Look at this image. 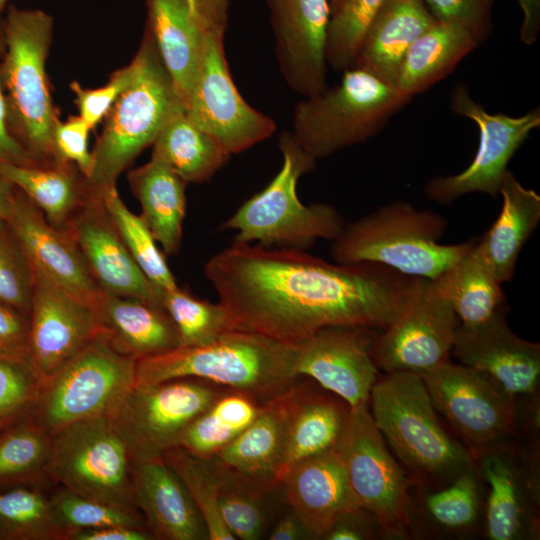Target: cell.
<instances>
[{
	"instance_id": "15",
	"label": "cell",
	"mask_w": 540,
	"mask_h": 540,
	"mask_svg": "<svg viewBox=\"0 0 540 540\" xmlns=\"http://www.w3.org/2000/svg\"><path fill=\"white\" fill-rule=\"evenodd\" d=\"M185 112L230 155L268 139L275 121L239 93L224 50V35L205 34L200 66L184 103Z\"/></svg>"
},
{
	"instance_id": "27",
	"label": "cell",
	"mask_w": 540,
	"mask_h": 540,
	"mask_svg": "<svg viewBox=\"0 0 540 540\" xmlns=\"http://www.w3.org/2000/svg\"><path fill=\"white\" fill-rule=\"evenodd\" d=\"M436 21L423 0H386L352 67L365 69L395 86L406 52Z\"/></svg>"
},
{
	"instance_id": "47",
	"label": "cell",
	"mask_w": 540,
	"mask_h": 540,
	"mask_svg": "<svg viewBox=\"0 0 540 540\" xmlns=\"http://www.w3.org/2000/svg\"><path fill=\"white\" fill-rule=\"evenodd\" d=\"M473 469L458 475L448 487L431 493L426 508L440 526L458 530L471 526L478 516L479 487Z\"/></svg>"
},
{
	"instance_id": "33",
	"label": "cell",
	"mask_w": 540,
	"mask_h": 540,
	"mask_svg": "<svg viewBox=\"0 0 540 540\" xmlns=\"http://www.w3.org/2000/svg\"><path fill=\"white\" fill-rule=\"evenodd\" d=\"M480 44L462 25L436 21L406 52L395 87L411 98L426 91Z\"/></svg>"
},
{
	"instance_id": "45",
	"label": "cell",
	"mask_w": 540,
	"mask_h": 540,
	"mask_svg": "<svg viewBox=\"0 0 540 540\" xmlns=\"http://www.w3.org/2000/svg\"><path fill=\"white\" fill-rule=\"evenodd\" d=\"M54 523L64 535L71 531L108 526L145 528L135 507L111 505L60 487L50 496Z\"/></svg>"
},
{
	"instance_id": "54",
	"label": "cell",
	"mask_w": 540,
	"mask_h": 540,
	"mask_svg": "<svg viewBox=\"0 0 540 540\" xmlns=\"http://www.w3.org/2000/svg\"><path fill=\"white\" fill-rule=\"evenodd\" d=\"M197 25L205 33L225 34L229 0H184Z\"/></svg>"
},
{
	"instance_id": "14",
	"label": "cell",
	"mask_w": 540,
	"mask_h": 540,
	"mask_svg": "<svg viewBox=\"0 0 540 540\" xmlns=\"http://www.w3.org/2000/svg\"><path fill=\"white\" fill-rule=\"evenodd\" d=\"M419 375L474 460L516 431L515 399L479 371L448 360Z\"/></svg>"
},
{
	"instance_id": "13",
	"label": "cell",
	"mask_w": 540,
	"mask_h": 540,
	"mask_svg": "<svg viewBox=\"0 0 540 540\" xmlns=\"http://www.w3.org/2000/svg\"><path fill=\"white\" fill-rule=\"evenodd\" d=\"M449 105L453 113L477 125L478 149L472 162L460 173L431 178L424 188L426 196L444 204L470 193L497 196L510 160L531 132L540 126V109L537 107L516 117L491 114L475 101L464 83L454 86Z\"/></svg>"
},
{
	"instance_id": "16",
	"label": "cell",
	"mask_w": 540,
	"mask_h": 540,
	"mask_svg": "<svg viewBox=\"0 0 540 540\" xmlns=\"http://www.w3.org/2000/svg\"><path fill=\"white\" fill-rule=\"evenodd\" d=\"M458 326L455 312L434 282L418 278L402 312L373 338L374 364L385 373L433 370L449 360Z\"/></svg>"
},
{
	"instance_id": "51",
	"label": "cell",
	"mask_w": 540,
	"mask_h": 540,
	"mask_svg": "<svg viewBox=\"0 0 540 540\" xmlns=\"http://www.w3.org/2000/svg\"><path fill=\"white\" fill-rule=\"evenodd\" d=\"M494 0H423L437 21L452 22L471 31L481 42L490 29Z\"/></svg>"
},
{
	"instance_id": "5",
	"label": "cell",
	"mask_w": 540,
	"mask_h": 540,
	"mask_svg": "<svg viewBox=\"0 0 540 540\" xmlns=\"http://www.w3.org/2000/svg\"><path fill=\"white\" fill-rule=\"evenodd\" d=\"M133 60L134 76L105 116L91 152L93 164L86 183L99 193L116 185L121 172L185 108L147 28Z\"/></svg>"
},
{
	"instance_id": "7",
	"label": "cell",
	"mask_w": 540,
	"mask_h": 540,
	"mask_svg": "<svg viewBox=\"0 0 540 540\" xmlns=\"http://www.w3.org/2000/svg\"><path fill=\"white\" fill-rule=\"evenodd\" d=\"M282 166L272 181L246 200L223 224L222 230H234L235 243L256 244L271 248L305 250L317 239L335 240L344 222L328 204H303L297 184L310 172L316 159L304 151L290 131L279 138Z\"/></svg>"
},
{
	"instance_id": "2",
	"label": "cell",
	"mask_w": 540,
	"mask_h": 540,
	"mask_svg": "<svg viewBox=\"0 0 540 540\" xmlns=\"http://www.w3.org/2000/svg\"><path fill=\"white\" fill-rule=\"evenodd\" d=\"M295 344L237 329L210 343L137 360L135 385L198 378L243 392L261 404L297 382Z\"/></svg>"
},
{
	"instance_id": "36",
	"label": "cell",
	"mask_w": 540,
	"mask_h": 540,
	"mask_svg": "<svg viewBox=\"0 0 540 540\" xmlns=\"http://www.w3.org/2000/svg\"><path fill=\"white\" fill-rule=\"evenodd\" d=\"M152 145L151 158L163 162L186 183L210 180L231 156L190 120L185 108L167 121Z\"/></svg>"
},
{
	"instance_id": "62",
	"label": "cell",
	"mask_w": 540,
	"mask_h": 540,
	"mask_svg": "<svg viewBox=\"0 0 540 540\" xmlns=\"http://www.w3.org/2000/svg\"><path fill=\"white\" fill-rule=\"evenodd\" d=\"M8 0H0V12Z\"/></svg>"
},
{
	"instance_id": "49",
	"label": "cell",
	"mask_w": 540,
	"mask_h": 540,
	"mask_svg": "<svg viewBox=\"0 0 540 540\" xmlns=\"http://www.w3.org/2000/svg\"><path fill=\"white\" fill-rule=\"evenodd\" d=\"M135 73V62L115 71L109 81L102 87L95 89L83 88L77 81L70 84L75 94V104L79 116L93 129L115 103L120 94L127 88Z\"/></svg>"
},
{
	"instance_id": "28",
	"label": "cell",
	"mask_w": 540,
	"mask_h": 540,
	"mask_svg": "<svg viewBox=\"0 0 540 540\" xmlns=\"http://www.w3.org/2000/svg\"><path fill=\"white\" fill-rule=\"evenodd\" d=\"M499 194L501 211L475 248L499 282L512 280L524 244L540 220V196L507 170Z\"/></svg>"
},
{
	"instance_id": "31",
	"label": "cell",
	"mask_w": 540,
	"mask_h": 540,
	"mask_svg": "<svg viewBox=\"0 0 540 540\" xmlns=\"http://www.w3.org/2000/svg\"><path fill=\"white\" fill-rule=\"evenodd\" d=\"M350 407L338 396L310 390L303 385L292 412L277 473L281 482L296 464L336 446Z\"/></svg>"
},
{
	"instance_id": "38",
	"label": "cell",
	"mask_w": 540,
	"mask_h": 540,
	"mask_svg": "<svg viewBox=\"0 0 540 540\" xmlns=\"http://www.w3.org/2000/svg\"><path fill=\"white\" fill-rule=\"evenodd\" d=\"M51 434L27 412L0 429V488L41 485L48 476Z\"/></svg>"
},
{
	"instance_id": "46",
	"label": "cell",
	"mask_w": 540,
	"mask_h": 540,
	"mask_svg": "<svg viewBox=\"0 0 540 540\" xmlns=\"http://www.w3.org/2000/svg\"><path fill=\"white\" fill-rule=\"evenodd\" d=\"M42 383L26 350H0V418L26 412Z\"/></svg>"
},
{
	"instance_id": "40",
	"label": "cell",
	"mask_w": 540,
	"mask_h": 540,
	"mask_svg": "<svg viewBox=\"0 0 540 540\" xmlns=\"http://www.w3.org/2000/svg\"><path fill=\"white\" fill-rule=\"evenodd\" d=\"M0 540H63L41 485L0 488Z\"/></svg>"
},
{
	"instance_id": "48",
	"label": "cell",
	"mask_w": 540,
	"mask_h": 540,
	"mask_svg": "<svg viewBox=\"0 0 540 540\" xmlns=\"http://www.w3.org/2000/svg\"><path fill=\"white\" fill-rule=\"evenodd\" d=\"M34 272L7 222L0 224V302L29 313Z\"/></svg>"
},
{
	"instance_id": "52",
	"label": "cell",
	"mask_w": 540,
	"mask_h": 540,
	"mask_svg": "<svg viewBox=\"0 0 540 540\" xmlns=\"http://www.w3.org/2000/svg\"><path fill=\"white\" fill-rule=\"evenodd\" d=\"M29 313L0 302V349L26 350Z\"/></svg>"
},
{
	"instance_id": "60",
	"label": "cell",
	"mask_w": 540,
	"mask_h": 540,
	"mask_svg": "<svg viewBox=\"0 0 540 540\" xmlns=\"http://www.w3.org/2000/svg\"><path fill=\"white\" fill-rule=\"evenodd\" d=\"M341 2L342 0H329L331 12L336 9Z\"/></svg>"
},
{
	"instance_id": "1",
	"label": "cell",
	"mask_w": 540,
	"mask_h": 540,
	"mask_svg": "<svg viewBox=\"0 0 540 540\" xmlns=\"http://www.w3.org/2000/svg\"><path fill=\"white\" fill-rule=\"evenodd\" d=\"M204 273L239 329L296 343L329 327L387 328L415 289L377 263H329L304 250L233 243Z\"/></svg>"
},
{
	"instance_id": "30",
	"label": "cell",
	"mask_w": 540,
	"mask_h": 540,
	"mask_svg": "<svg viewBox=\"0 0 540 540\" xmlns=\"http://www.w3.org/2000/svg\"><path fill=\"white\" fill-rule=\"evenodd\" d=\"M147 29L183 103L196 78L205 33L184 0H146Z\"/></svg>"
},
{
	"instance_id": "32",
	"label": "cell",
	"mask_w": 540,
	"mask_h": 540,
	"mask_svg": "<svg viewBox=\"0 0 540 540\" xmlns=\"http://www.w3.org/2000/svg\"><path fill=\"white\" fill-rule=\"evenodd\" d=\"M128 183L141 204L140 215L163 253L177 254L182 243L187 183L155 158L130 171Z\"/></svg>"
},
{
	"instance_id": "61",
	"label": "cell",
	"mask_w": 540,
	"mask_h": 540,
	"mask_svg": "<svg viewBox=\"0 0 540 540\" xmlns=\"http://www.w3.org/2000/svg\"><path fill=\"white\" fill-rule=\"evenodd\" d=\"M11 418H0V429L10 420Z\"/></svg>"
},
{
	"instance_id": "63",
	"label": "cell",
	"mask_w": 540,
	"mask_h": 540,
	"mask_svg": "<svg viewBox=\"0 0 540 540\" xmlns=\"http://www.w3.org/2000/svg\"><path fill=\"white\" fill-rule=\"evenodd\" d=\"M1 350V349H0Z\"/></svg>"
},
{
	"instance_id": "39",
	"label": "cell",
	"mask_w": 540,
	"mask_h": 540,
	"mask_svg": "<svg viewBox=\"0 0 540 540\" xmlns=\"http://www.w3.org/2000/svg\"><path fill=\"white\" fill-rule=\"evenodd\" d=\"M104 206L133 260L160 292L178 287L157 242L141 215L132 213L116 188L106 187L101 192Z\"/></svg>"
},
{
	"instance_id": "41",
	"label": "cell",
	"mask_w": 540,
	"mask_h": 540,
	"mask_svg": "<svg viewBox=\"0 0 540 540\" xmlns=\"http://www.w3.org/2000/svg\"><path fill=\"white\" fill-rule=\"evenodd\" d=\"M161 304L177 329L181 347L204 345L239 329L221 302L212 303L197 298L179 286L162 291Z\"/></svg>"
},
{
	"instance_id": "6",
	"label": "cell",
	"mask_w": 540,
	"mask_h": 540,
	"mask_svg": "<svg viewBox=\"0 0 540 540\" xmlns=\"http://www.w3.org/2000/svg\"><path fill=\"white\" fill-rule=\"evenodd\" d=\"M371 416L398 458L418 479L454 480L474 458L441 425L421 376L385 373L371 393Z\"/></svg>"
},
{
	"instance_id": "58",
	"label": "cell",
	"mask_w": 540,
	"mask_h": 540,
	"mask_svg": "<svg viewBox=\"0 0 540 540\" xmlns=\"http://www.w3.org/2000/svg\"><path fill=\"white\" fill-rule=\"evenodd\" d=\"M361 510L348 514L337 521L323 536L329 540H359L368 538L364 528L355 520Z\"/></svg>"
},
{
	"instance_id": "19",
	"label": "cell",
	"mask_w": 540,
	"mask_h": 540,
	"mask_svg": "<svg viewBox=\"0 0 540 540\" xmlns=\"http://www.w3.org/2000/svg\"><path fill=\"white\" fill-rule=\"evenodd\" d=\"M275 54L287 85L306 97L326 88L329 0H266Z\"/></svg>"
},
{
	"instance_id": "12",
	"label": "cell",
	"mask_w": 540,
	"mask_h": 540,
	"mask_svg": "<svg viewBox=\"0 0 540 540\" xmlns=\"http://www.w3.org/2000/svg\"><path fill=\"white\" fill-rule=\"evenodd\" d=\"M336 449L358 506L375 517L387 536H405L411 527L407 478L386 447L368 404L350 408Z\"/></svg>"
},
{
	"instance_id": "21",
	"label": "cell",
	"mask_w": 540,
	"mask_h": 540,
	"mask_svg": "<svg viewBox=\"0 0 540 540\" xmlns=\"http://www.w3.org/2000/svg\"><path fill=\"white\" fill-rule=\"evenodd\" d=\"M6 222L34 274L91 307L97 302L102 291L70 235L51 225L17 188Z\"/></svg>"
},
{
	"instance_id": "18",
	"label": "cell",
	"mask_w": 540,
	"mask_h": 540,
	"mask_svg": "<svg viewBox=\"0 0 540 540\" xmlns=\"http://www.w3.org/2000/svg\"><path fill=\"white\" fill-rule=\"evenodd\" d=\"M90 274L107 294L133 297L162 307L161 292L139 269L109 216L101 193L89 192L66 224Z\"/></svg>"
},
{
	"instance_id": "22",
	"label": "cell",
	"mask_w": 540,
	"mask_h": 540,
	"mask_svg": "<svg viewBox=\"0 0 540 540\" xmlns=\"http://www.w3.org/2000/svg\"><path fill=\"white\" fill-rule=\"evenodd\" d=\"M507 306L473 327L459 324L452 352L461 364L487 376L508 395L535 394L540 380V345L511 331Z\"/></svg>"
},
{
	"instance_id": "35",
	"label": "cell",
	"mask_w": 540,
	"mask_h": 540,
	"mask_svg": "<svg viewBox=\"0 0 540 540\" xmlns=\"http://www.w3.org/2000/svg\"><path fill=\"white\" fill-rule=\"evenodd\" d=\"M475 244L451 267L432 279L464 327L482 324L506 307L502 283L481 258Z\"/></svg>"
},
{
	"instance_id": "26",
	"label": "cell",
	"mask_w": 540,
	"mask_h": 540,
	"mask_svg": "<svg viewBox=\"0 0 540 540\" xmlns=\"http://www.w3.org/2000/svg\"><path fill=\"white\" fill-rule=\"evenodd\" d=\"M92 309L95 336L122 355L140 360L180 346L177 329L161 307L102 292Z\"/></svg>"
},
{
	"instance_id": "34",
	"label": "cell",
	"mask_w": 540,
	"mask_h": 540,
	"mask_svg": "<svg viewBox=\"0 0 540 540\" xmlns=\"http://www.w3.org/2000/svg\"><path fill=\"white\" fill-rule=\"evenodd\" d=\"M0 175L59 229L65 228L89 192L85 177L71 163L26 166L0 161Z\"/></svg>"
},
{
	"instance_id": "9",
	"label": "cell",
	"mask_w": 540,
	"mask_h": 540,
	"mask_svg": "<svg viewBox=\"0 0 540 540\" xmlns=\"http://www.w3.org/2000/svg\"><path fill=\"white\" fill-rule=\"evenodd\" d=\"M136 362L95 336L42 383L26 412L51 435L80 420L109 416L135 385Z\"/></svg>"
},
{
	"instance_id": "4",
	"label": "cell",
	"mask_w": 540,
	"mask_h": 540,
	"mask_svg": "<svg viewBox=\"0 0 540 540\" xmlns=\"http://www.w3.org/2000/svg\"><path fill=\"white\" fill-rule=\"evenodd\" d=\"M53 18L39 9L10 6L2 23L5 54L0 78L9 124L40 166L58 164L53 132L59 121L50 95L46 60Z\"/></svg>"
},
{
	"instance_id": "29",
	"label": "cell",
	"mask_w": 540,
	"mask_h": 540,
	"mask_svg": "<svg viewBox=\"0 0 540 540\" xmlns=\"http://www.w3.org/2000/svg\"><path fill=\"white\" fill-rule=\"evenodd\" d=\"M489 485L486 510V531L491 540H516L536 527L531 512L528 481L507 450L499 443L483 451L475 459Z\"/></svg>"
},
{
	"instance_id": "25",
	"label": "cell",
	"mask_w": 540,
	"mask_h": 540,
	"mask_svg": "<svg viewBox=\"0 0 540 540\" xmlns=\"http://www.w3.org/2000/svg\"><path fill=\"white\" fill-rule=\"evenodd\" d=\"M131 487L133 502L155 539H208L195 503L163 456L132 462Z\"/></svg>"
},
{
	"instance_id": "57",
	"label": "cell",
	"mask_w": 540,
	"mask_h": 540,
	"mask_svg": "<svg viewBox=\"0 0 540 540\" xmlns=\"http://www.w3.org/2000/svg\"><path fill=\"white\" fill-rule=\"evenodd\" d=\"M305 536H310L295 514V512L290 508V511L284 513L279 517L275 523L272 531L269 535L271 540H297L305 538Z\"/></svg>"
},
{
	"instance_id": "10",
	"label": "cell",
	"mask_w": 540,
	"mask_h": 540,
	"mask_svg": "<svg viewBox=\"0 0 540 540\" xmlns=\"http://www.w3.org/2000/svg\"><path fill=\"white\" fill-rule=\"evenodd\" d=\"M131 466L127 445L109 416L80 420L51 435L48 476L84 497L135 507Z\"/></svg>"
},
{
	"instance_id": "50",
	"label": "cell",
	"mask_w": 540,
	"mask_h": 540,
	"mask_svg": "<svg viewBox=\"0 0 540 540\" xmlns=\"http://www.w3.org/2000/svg\"><path fill=\"white\" fill-rule=\"evenodd\" d=\"M91 126L79 115L58 121L53 132V146L59 163L74 164L88 178L92 169V154L88 149Z\"/></svg>"
},
{
	"instance_id": "37",
	"label": "cell",
	"mask_w": 540,
	"mask_h": 540,
	"mask_svg": "<svg viewBox=\"0 0 540 540\" xmlns=\"http://www.w3.org/2000/svg\"><path fill=\"white\" fill-rule=\"evenodd\" d=\"M262 405L248 394L228 389L188 426L179 446L197 458L209 459L249 426Z\"/></svg>"
},
{
	"instance_id": "20",
	"label": "cell",
	"mask_w": 540,
	"mask_h": 540,
	"mask_svg": "<svg viewBox=\"0 0 540 540\" xmlns=\"http://www.w3.org/2000/svg\"><path fill=\"white\" fill-rule=\"evenodd\" d=\"M95 337L91 306L34 274L26 351L44 382Z\"/></svg>"
},
{
	"instance_id": "8",
	"label": "cell",
	"mask_w": 540,
	"mask_h": 540,
	"mask_svg": "<svg viewBox=\"0 0 540 540\" xmlns=\"http://www.w3.org/2000/svg\"><path fill=\"white\" fill-rule=\"evenodd\" d=\"M410 100L371 72L351 67L335 87L296 105L290 132L317 160L372 138Z\"/></svg>"
},
{
	"instance_id": "55",
	"label": "cell",
	"mask_w": 540,
	"mask_h": 540,
	"mask_svg": "<svg viewBox=\"0 0 540 540\" xmlns=\"http://www.w3.org/2000/svg\"><path fill=\"white\" fill-rule=\"evenodd\" d=\"M155 539L145 528L108 526L95 529L71 531L63 540H152Z\"/></svg>"
},
{
	"instance_id": "23",
	"label": "cell",
	"mask_w": 540,
	"mask_h": 540,
	"mask_svg": "<svg viewBox=\"0 0 540 540\" xmlns=\"http://www.w3.org/2000/svg\"><path fill=\"white\" fill-rule=\"evenodd\" d=\"M303 385L295 382L265 402L249 426L209 459L226 472L262 490L271 492L281 487L277 473L289 421Z\"/></svg>"
},
{
	"instance_id": "59",
	"label": "cell",
	"mask_w": 540,
	"mask_h": 540,
	"mask_svg": "<svg viewBox=\"0 0 540 540\" xmlns=\"http://www.w3.org/2000/svg\"><path fill=\"white\" fill-rule=\"evenodd\" d=\"M15 192L16 188L0 175V224L7 220Z\"/></svg>"
},
{
	"instance_id": "56",
	"label": "cell",
	"mask_w": 540,
	"mask_h": 540,
	"mask_svg": "<svg viewBox=\"0 0 540 540\" xmlns=\"http://www.w3.org/2000/svg\"><path fill=\"white\" fill-rule=\"evenodd\" d=\"M523 12L520 40L527 46L533 45L540 32V0H517Z\"/></svg>"
},
{
	"instance_id": "43",
	"label": "cell",
	"mask_w": 540,
	"mask_h": 540,
	"mask_svg": "<svg viewBox=\"0 0 540 540\" xmlns=\"http://www.w3.org/2000/svg\"><path fill=\"white\" fill-rule=\"evenodd\" d=\"M165 462L178 475L195 503L209 540H234L225 527L218 506V478L210 462L178 446L165 452Z\"/></svg>"
},
{
	"instance_id": "17",
	"label": "cell",
	"mask_w": 540,
	"mask_h": 540,
	"mask_svg": "<svg viewBox=\"0 0 540 540\" xmlns=\"http://www.w3.org/2000/svg\"><path fill=\"white\" fill-rule=\"evenodd\" d=\"M370 329L329 327L294 343L295 372L308 376L350 408L369 403L378 369Z\"/></svg>"
},
{
	"instance_id": "42",
	"label": "cell",
	"mask_w": 540,
	"mask_h": 540,
	"mask_svg": "<svg viewBox=\"0 0 540 540\" xmlns=\"http://www.w3.org/2000/svg\"><path fill=\"white\" fill-rule=\"evenodd\" d=\"M206 460L218 478V506L225 527L235 539H259L268 523L264 496L270 492L226 472L210 459Z\"/></svg>"
},
{
	"instance_id": "11",
	"label": "cell",
	"mask_w": 540,
	"mask_h": 540,
	"mask_svg": "<svg viewBox=\"0 0 540 540\" xmlns=\"http://www.w3.org/2000/svg\"><path fill=\"white\" fill-rule=\"evenodd\" d=\"M226 390L198 378L134 385L109 417L132 462L159 457L178 447L188 426Z\"/></svg>"
},
{
	"instance_id": "44",
	"label": "cell",
	"mask_w": 540,
	"mask_h": 540,
	"mask_svg": "<svg viewBox=\"0 0 540 540\" xmlns=\"http://www.w3.org/2000/svg\"><path fill=\"white\" fill-rule=\"evenodd\" d=\"M386 0H342L331 12L326 36L327 65L337 71L351 68L363 39Z\"/></svg>"
},
{
	"instance_id": "24",
	"label": "cell",
	"mask_w": 540,
	"mask_h": 540,
	"mask_svg": "<svg viewBox=\"0 0 540 540\" xmlns=\"http://www.w3.org/2000/svg\"><path fill=\"white\" fill-rule=\"evenodd\" d=\"M281 486L310 536L323 537L342 517L362 510L336 446L293 466Z\"/></svg>"
},
{
	"instance_id": "3",
	"label": "cell",
	"mask_w": 540,
	"mask_h": 540,
	"mask_svg": "<svg viewBox=\"0 0 540 540\" xmlns=\"http://www.w3.org/2000/svg\"><path fill=\"white\" fill-rule=\"evenodd\" d=\"M447 220L405 201L377 208L344 225L331 255L341 264L377 263L411 277L435 279L465 255L476 239L445 245Z\"/></svg>"
},
{
	"instance_id": "53",
	"label": "cell",
	"mask_w": 540,
	"mask_h": 540,
	"mask_svg": "<svg viewBox=\"0 0 540 540\" xmlns=\"http://www.w3.org/2000/svg\"><path fill=\"white\" fill-rule=\"evenodd\" d=\"M3 40L0 35V52ZM0 161L18 165L40 166L16 139L9 128L7 103L0 78Z\"/></svg>"
}]
</instances>
